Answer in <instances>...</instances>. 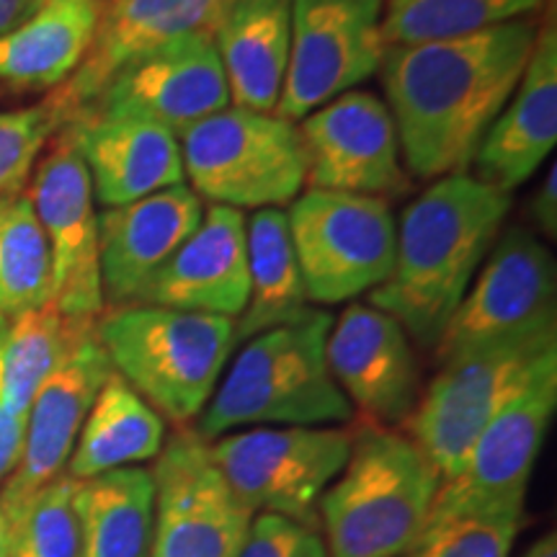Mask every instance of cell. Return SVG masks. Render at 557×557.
<instances>
[{"label": "cell", "instance_id": "obj_1", "mask_svg": "<svg viewBox=\"0 0 557 557\" xmlns=\"http://www.w3.org/2000/svg\"><path fill=\"white\" fill-rule=\"evenodd\" d=\"M537 29L534 18H517L468 37L387 47L377 73L416 178L468 173L524 75Z\"/></svg>", "mask_w": 557, "mask_h": 557}, {"label": "cell", "instance_id": "obj_2", "mask_svg": "<svg viewBox=\"0 0 557 557\" xmlns=\"http://www.w3.org/2000/svg\"><path fill=\"white\" fill-rule=\"evenodd\" d=\"M508 212L511 194L472 173L431 181L403 209L393 274L372 289L369 305L434 351L480 263L504 233Z\"/></svg>", "mask_w": 557, "mask_h": 557}, {"label": "cell", "instance_id": "obj_3", "mask_svg": "<svg viewBox=\"0 0 557 557\" xmlns=\"http://www.w3.org/2000/svg\"><path fill=\"white\" fill-rule=\"evenodd\" d=\"M442 478L400 431L361 421L318 504L329 557H400L426 529Z\"/></svg>", "mask_w": 557, "mask_h": 557}, {"label": "cell", "instance_id": "obj_4", "mask_svg": "<svg viewBox=\"0 0 557 557\" xmlns=\"http://www.w3.org/2000/svg\"><path fill=\"white\" fill-rule=\"evenodd\" d=\"M333 315L308 308L297 320L248 338L201 410L207 442L243 426H323L354 418L325 361Z\"/></svg>", "mask_w": 557, "mask_h": 557}, {"label": "cell", "instance_id": "obj_5", "mask_svg": "<svg viewBox=\"0 0 557 557\" xmlns=\"http://www.w3.org/2000/svg\"><path fill=\"white\" fill-rule=\"evenodd\" d=\"M96 338L111 369L176 426L201 416L238 344L233 318L156 305L101 312Z\"/></svg>", "mask_w": 557, "mask_h": 557}, {"label": "cell", "instance_id": "obj_6", "mask_svg": "<svg viewBox=\"0 0 557 557\" xmlns=\"http://www.w3.org/2000/svg\"><path fill=\"white\" fill-rule=\"evenodd\" d=\"M549 354H557V320L470 346L438 361L403 426L438 478H455L483 429L500 413Z\"/></svg>", "mask_w": 557, "mask_h": 557}, {"label": "cell", "instance_id": "obj_7", "mask_svg": "<svg viewBox=\"0 0 557 557\" xmlns=\"http://www.w3.org/2000/svg\"><path fill=\"white\" fill-rule=\"evenodd\" d=\"M184 176L199 199L233 209H282L305 189L297 124L274 111L227 107L178 135Z\"/></svg>", "mask_w": 557, "mask_h": 557}, {"label": "cell", "instance_id": "obj_8", "mask_svg": "<svg viewBox=\"0 0 557 557\" xmlns=\"http://www.w3.org/2000/svg\"><path fill=\"white\" fill-rule=\"evenodd\" d=\"M287 222L308 302H348L393 274L398 222L385 199L308 189Z\"/></svg>", "mask_w": 557, "mask_h": 557}, {"label": "cell", "instance_id": "obj_9", "mask_svg": "<svg viewBox=\"0 0 557 557\" xmlns=\"http://www.w3.org/2000/svg\"><path fill=\"white\" fill-rule=\"evenodd\" d=\"M555 408L557 354H549L527 385L483 429L457 475L442 480L423 534L449 521L483 513H524L529 478Z\"/></svg>", "mask_w": 557, "mask_h": 557}, {"label": "cell", "instance_id": "obj_10", "mask_svg": "<svg viewBox=\"0 0 557 557\" xmlns=\"http://www.w3.org/2000/svg\"><path fill=\"white\" fill-rule=\"evenodd\" d=\"M351 451V429L253 426L212 442V457L253 513L318 527V504Z\"/></svg>", "mask_w": 557, "mask_h": 557}, {"label": "cell", "instance_id": "obj_11", "mask_svg": "<svg viewBox=\"0 0 557 557\" xmlns=\"http://www.w3.org/2000/svg\"><path fill=\"white\" fill-rule=\"evenodd\" d=\"M150 557H238L256 513L243 504L212 457V442L178 426L150 470Z\"/></svg>", "mask_w": 557, "mask_h": 557}, {"label": "cell", "instance_id": "obj_12", "mask_svg": "<svg viewBox=\"0 0 557 557\" xmlns=\"http://www.w3.org/2000/svg\"><path fill=\"white\" fill-rule=\"evenodd\" d=\"M385 0H292V41L274 109L292 124L372 78L385 54Z\"/></svg>", "mask_w": 557, "mask_h": 557}, {"label": "cell", "instance_id": "obj_13", "mask_svg": "<svg viewBox=\"0 0 557 557\" xmlns=\"http://www.w3.org/2000/svg\"><path fill=\"white\" fill-rule=\"evenodd\" d=\"M39 158L29 194L52 256V302L62 315L96 320L103 312L99 218L78 145L60 129Z\"/></svg>", "mask_w": 557, "mask_h": 557}, {"label": "cell", "instance_id": "obj_14", "mask_svg": "<svg viewBox=\"0 0 557 557\" xmlns=\"http://www.w3.org/2000/svg\"><path fill=\"white\" fill-rule=\"evenodd\" d=\"M297 132L308 189L385 201L410 189L393 114L374 94L346 90L310 111Z\"/></svg>", "mask_w": 557, "mask_h": 557}, {"label": "cell", "instance_id": "obj_15", "mask_svg": "<svg viewBox=\"0 0 557 557\" xmlns=\"http://www.w3.org/2000/svg\"><path fill=\"white\" fill-rule=\"evenodd\" d=\"M557 271L553 253L524 227H508L472 278L434 348L444 361L532 325L557 320Z\"/></svg>", "mask_w": 557, "mask_h": 557}, {"label": "cell", "instance_id": "obj_16", "mask_svg": "<svg viewBox=\"0 0 557 557\" xmlns=\"http://www.w3.org/2000/svg\"><path fill=\"white\" fill-rule=\"evenodd\" d=\"M227 107L230 90L212 32L199 29L127 62L81 114L137 116L178 137L186 127Z\"/></svg>", "mask_w": 557, "mask_h": 557}, {"label": "cell", "instance_id": "obj_17", "mask_svg": "<svg viewBox=\"0 0 557 557\" xmlns=\"http://www.w3.org/2000/svg\"><path fill=\"white\" fill-rule=\"evenodd\" d=\"M325 361L341 393L367 423L403 426L421 398V364L408 333L372 305H348L331 325Z\"/></svg>", "mask_w": 557, "mask_h": 557}, {"label": "cell", "instance_id": "obj_18", "mask_svg": "<svg viewBox=\"0 0 557 557\" xmlns=\"http://www.w3.org/2000/svg\"><path fill=\"white\" fill-rule=\"evenodd\" d=\"M109 374L111 364L94 329L78 341V346L62 359V364L34 395L26 413L21 459L0 493L5 524L26 506V500L62 475V468L78 442L83 421Z\"/></svg>", "mask_w": 557, "mask_h": 557}, {"label": "cell", "instance_id": "obj_19", "mask_svg": "<svg viewBox=\"0 0 557 557\" xmlns=\"http://www.w3.org/2000/svg\"><path fill=\"white\" fill-rule=\"evenodd\" d=\"M248 240L240 209L212 205L199 227L150 278L137 305L240 318L248 305Z\"/></svg>", "mask_w": 557, "mask_h": 557}, {"label": "cell", "instance_id": "obj_20", "mask_svg": "<svg viewBox=\"0 0 557 557\" xmlns=\"http://www.w3.org/2000/svg\"><path fill=\"white\" fill-rule=\"evenodd\" d=\"M205 218L191 186L178 184L132 205L109 207L99 218V269L103 302L137 305L143 289L184 246Z\"/></svg>", "mask_w": 557, "mask_h": 557}, {"label": "cell", "instance_id": "obj_21", "mask_svg": "<svg viewBox=\"0 0 557 557\" xmlns=\"http://www.w3.org/2000/svg\"><path fill=\"white\" fill-rule=\"evenodd\" d=\"M220 5L222 0H101L86 58L50 96L65 124L99 99L127 62L184 34L209 29Z\"/></svg>", "mask_w": 557, "mask_h": 557}, {"label": "cell", "instance_id": "obj_22", "mask_svg": "<svg viewBox=\"0 0 557 557\" xmlns=\"http://www.w3.org/2000/svg\"><path fill=\"white\" fill-rule=\"evenodd\" d=\"M557 143V32L540 24L532 58L519 86L485 132L472 158V176L511 194L553 156Z\"/></svg>", "mask_w": 557, "mask_h": 557}, {"label": "cell", "instance_id": "obj_23", "mask_svg": "<svg viewBox=\"0 0 557 557\" xmlns=\"http://www.w3.org/2000/svg\"><path fill=\"white\" fill-rule=\"evenodd\" d=\"M62 129L78 145L96 199L107 209L184 184L178 137L160 124L86 111Z\"/></svg>", "mask_w": 557, "mask_h": 557}, {"label": "cell", "instance_id": "obj_24", "mask_svg": "<svg viewBox=\"0 0 557 557\" xmlns=\"http://www.w3.org/2000/svg\"><path fill=\"white\" fill-rule=\"evenodd\" d=\"M235 107L276 109L292 41V0H222L212 26Z\"/></svg>", "mask_w": 557, "mask_h": 557}, {"label": "cell", "instance_id": "obj_25", "mask_svg": "<svg viewBox=\"0 0 557 557\" xmlns=\"http://www.w3.org/2000/svg\"><path fill=\"white\" fill-rule=\"evenodd\" d=\"M99 13L101 0H45L18 29L0 37V83L62 86L86 58Z\"/></svg>", "mask_w": 557, "mask_h": 557}, {"label": "cell", "instance_id": "obj_26", "mask_svg": "<svg viewBox=\"0 0 557 557\" xmlns=\"http://www.w3.org/2000/svg\"><path fill=\"white\" fill-rule=\"evenodd\" d=\"M165 442L163 416L150 408L111 369L67 459V475L88 480L101 472L156 459Z\"/></svg>", "mask_w": 557, "mask_h": 557}, {"label": "cell", "instance_id": "obj_27", "mask_svg": "<svg viewBox=\"0 0 557 557\" xmlns=\"http://www.w3.org/2000/svg\"><path fill=\"white\" fill-rule=\"evenodd\" d=\"M152 508L150 470L120 468L78 480L75 511L83 557H150Z\"/></svg>", "mask_w": 557, "mask_h": 557}, {"label": "cell", "instance_id": "obj_28", "mask_svg": "<svg viewBox=\"0 0 557 557\" xmlns=\"http://www.w3.org/2000/svg\"><path fill=\"white\" fill-rule=\"evenodd\" d=\"M248 305L235 320V341L246 344L259 333L297 320L308 310L302 274L284 209H256L246 220Z\"/></svg>", "mask_w": 557, "mask_h": 557}, {"label": "cell", "instance_id": "obj_29", "mask_svg": "<svg viewBox=\"0 0 557 557\" xmlns=\"http://www.w3.org/2000/svg\"><path fill=\"white\" fill-rule=\"evenodd\" d=\"M96 320L62 315L54 302L5 320L0 325V406L18 416L29 413L34 395L96 329Z\"/></svg>", "mask_w": 557, "mask_h": 557}, {"label": "cell", "instance_id": "obj_30", "mask_svg": "<svg viewBox=\"0 0 557 557\" xmlns=\"http://www.w3.org/2000/svg\"><path fill=\"white\" fill-rule=\"evenodd\" d=\"M52 302V256L29 194L18 191L0 207V318Z\"/></svg>", "mask_w": 557, "mask_h": 557}, {"label": "cell", "instance_id": "obj_31", "mask_svg": "<svg viewBox=\"0 0 557 557\" xmlns=\"http://www.w3.org/2000/svg\"><path fill=\"white\" fill-rule=\"evenodd\" d=\"M545 0H385L382 39L385 47L468 37L508 21L527 18Z\"/></svg>", "mask_w": 557, "mask_h": 557}, {"label": "cell", "instance_id": "obj_32", "mask_svg": "<svg viewBox=\"0 0 557 557\" xmlns=\"http://www.w3.org/2000/svg\"><path fill=\"white\" fill-rule=\"evenodd\" d=\"M78 480L54 478L9 524V557H83L81 521L75 511Z\"/></svg>", "mask_w": 557, "mask_h": 557}, {"label": "cell", "instance_id": "obj_33", "mask_svg": "<svg viewBox=\"0 0 557 557\" xmlns=\"http://www.w3.org/2000/svg\"><path fill=\"white\" fill-rule=\"evenodd\" d=\"M65 127V114L52 99L0 114V197L24 191L45 145Z\"/></svg>", "mask_w": 557, "mask_h": 557}, {"label": "cell", "instance_id": "obj_34", "mask_svg": "<svg viewBox=\"0 0 557 557\" xmlns=\"http://www.w3.org/2000/svg\"><path fill=\"white\" fill-rule=\"evenodd\" d=\"M524 513H483L449 521L423 534L406 557H508Z\"/></svg>", "mask_w": 557, "mask_h": 557}, {"label": "cell", "instance_id": "obj_35", "mask_svg": "<svg viewBox=\"0 0 557 557\" xmlns=\"http://www.w3.org/2000/svg\"><path fill=\"white\" fill-rule=\"evenodd\" d=\"M238 557H329L318 527L278 513L253 517Z\"/></svg>", "mask_w": 557, "mask_h": 557}, {"label": "cell", "instance_id": "obj_36", "mask_svg": "<svg viewBox=\"0 0 557 557\" xmlns=\"http://www.w3.org/2000/svg\"><path fill=\"white\" fill-rule=\"evenodd\" d=\"M529 218H532L534 227L540 230L542 238H547V240L557 238V165H555V160L549 163L545 181H542L537 194L532 197V205H529Z\"/></svg>", "mask_w": 557, "mask_h": 557}, {"label": "cell", "instance_id": "obj_37", "mask_svg": "<svg viewBox=\"0 0 557 557\" xmlns=\"http://www.w3.org/2000/svg\"><path fill=\"white\" fill-rule=\"evenodd\" d=\"M26 436V416L11 413L0 406V480H5L18 465Z\"/></svg>", "mask_w": 557, "mask_h": 557}, {"label": "cell", "instance_id": "obj_38", "mask_svg": "<svg viewBox=\"0 0 557 557\" xmlns=\"http://www.w3.org/2000/svg\"><path fill=\"white\" fill-rule=\"evenodd\" d=\"M45 0H0V37L18 29L26 18L39 11Z\"/></svg>", "mask_w": 557, "mask_h": 557}, {"label": "cell", "instance_id": "obj_39", "mask_svg": "<svg viewBox=\"0 0 557 557\" xmlns=\"http://www.w3.org/2000/svg\"><path fill=\"white\" fill-rule=\"evenodd\" d=\"M524 557H557V537H555V534L549 532V534H545V537H540L532 547L527 549Z\"/></svg>", "mask_w": 557, "mask_h": 557}, {"label": "cell", "instance_id": "obj_40", "mask_svg": "<svg viewBox=\"0 0 557 557\" xmlns=\"http://www.w3.org/2000/svg\"><path fill=\"white\" fill-rule=\"evenodd\" d=\"M0 557H9V527H5L3 511H0Z\"/></svg>", "mask_w": 557, "mask_h": 557}, {"label": "cell", "instance_id": "obj_41", "mask_svg": "<svg viewBox=\"0 0 557 557\" xmlns=\"http://www.w3.org/2000/svg\"><path fill=\"white\" fill-rule=\"evenodd\" d=\"M3 199H5V197H0V207H3ZM3 323H5V320H3V318H0V325H3Z\"/></svg>", "mask_w": 557, "mask_h": 557}]
</instances>
